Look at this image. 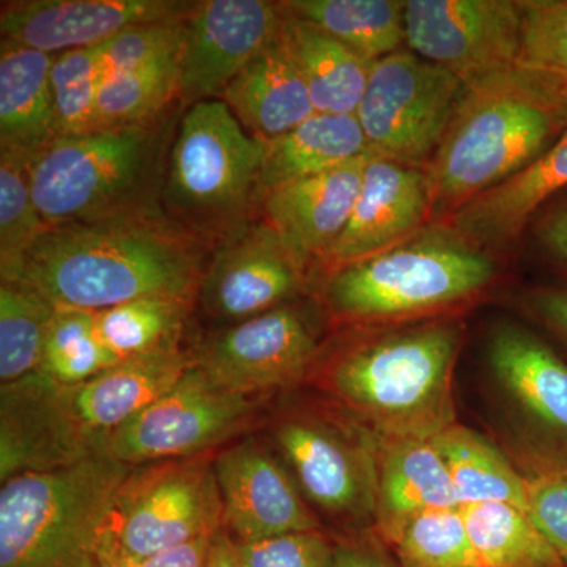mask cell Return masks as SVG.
I'll return each mask as SVG.
<instances>
[{
  "label": "cell",
  "instance_id": "6da1fadb",
  "mask_svg": "<svg viewBox=\"0 0 567 567\" xmlns=\"http://www.w3.org/2000/svg\"><path fill=\"white\" fill-rule=\"evenodd\" d=\"M203 274L199 238L145 204L48 227L17 282L55 308L100 312L141 298L193 301Z\"/></svg>",
  "mask_w": 567,
  "mask_h": 567
},
{
  "label": "cell",
  "instance_id": "7a4b0ae2",
  "mask_svg": "<svg viewBox=\"0 0 567 567\" xmlns=\"http://www.w3.org/2000/svg\"><path fill=\"white\" fill-rule=\"evenodd\" d=\"M567 87L557 78L514 63L466 85L450 128L425 167L434 216L527 169L565 132Z\"/></svg>",
  "mask_w": 567,
  "mask_h": 567
},
{
  "label": "cell",
  "instance_id": "3957f363",
  "mask_svg": "<svg viewBox=\"0 0 567 567\" xmlns=\"http://www.w3.org/2000/svg\"><path fill=\"white\" fill-rule=\"evenodd\" d=\"M461 323L435 320L346 347L323 372L324 390L383 439L432 440L454 423L453 377Z\"/></svg>",
  "mask_w": 567,
  "mask_h": 567
},
{
  "label": "cell",
  "instance_id": "277c9868",
  "mask_svg": "<svg viewBox=\"0 0 567 567\" xmlns=\"http://www.w3.org/2000/svg\"><path fill=\"white\" fill-rule=\"evenodd\" d=\"M130 470L103 450L3 481L0 567H100L107 513Z\"/></svg>",
  "mask_w": 567,
  "mask_h": 567
},
{
  "label": "cell",
  "instance_id": "5b68a950",
  "mask_svg": "<svg viewBox=\"0 0 567 567\" xmlns=\"http://www.w3.org/2000/svg\"><path fill=\"white\" fill-rule=\"evenodd\" d=\"M495 276L487 251L447 224H436L386 251L334 268L324 301L349 322L406 319L462 303Z\"/></svg>",
  "mask_w": 567,
  "mask_h": 567
},
{
  "label": "cell",
  "instance_id": "8992f818",
  "mask_svg": "<svg viewBox=\"0 0 567 567\" xmlns=\"http://www.w3.org/2000/svg\"><path fill=\"white\" fill-rule=\"evenodd\" d=\"M265 142L246 132L221 100L189 106L169 156L164 197L169 218L189 234L244 226L254 196L262 193Z\"/></svg>",
  "mask_w": 567,
  "mask_h": 567
},
{
  "label": "cell",
  "instance_id": "52a82bcc",
  "mask_svg": "<svg viewBox=\"0 0 567 567\" xmlns=\"http://www.w3.org/2000/svg\"><path fill=\"white\" fill-rule=\"evenodd\" d=\"M153 153L151 123L58 137L29 163L37 210L51 227L145 205Z\"/></svg>",
  "mask_w": 567,
  "mask_h": 567
},
{
  "label": "cell",
  "instance_id": "ba28073f",
  "mask_svg": "<svg viewBox=\"0 0 567 567\" xmlns=\"http://www.w3.org/2000/svg\"><path fill=\"white\" fill-rule=\"evenodd\" d=\"M216 453L132 466L112 499L102 547L147 557L224 527Z\"/></svg>",
  "mask_w": 567,
  "mask_h": 567
},
{
  "label": "cell",
  "instance_id": "9c48e42d",
  "mask_svg": "<svg viewBox=\"0 0 567 567\" xmlns=\"http://www.w3.org/2000/svg\"><path fill=\"white\" fill-rule=\"evenodd\" d=\"M466 85L412 51L372 65L357 118L369 153L424 169L450 128Z\"/></svg>",
  "mask_w": 567,
  "mask_h": 567
},
{
  "label": "cell",
  "instance_id": "30bf717a",
  "mask_svg": "<svg viewBox=\"0 0 567 567\" xmlns=\"http://www.w3.org/2000/svg\"><path fill=\"white\" fill-rule=\"evenodd\" d=\"M252 399L194 363L158 401L107 435V451L130 466L215 453L248 429Z\"/></svg>",
  "mask_w": 567,
  "mask_h": 567
},
{
  "label": "cell",
  "instance_id": "8fae6325",
  "mask_svg": "<svg viewBox=\"0 0 567 567\" xmlns=\"http://www.w3.org/2000/svg\"><path fill=\"white\" fill-rule=\"evenodd\" d=\"M271 439L306 502L328 516L375 514L379 454L363 435L322 413L293 412L275 421Z\"/></svg>",
  "mask_w": 567,
  "mask_h": 567
},
{
  "label": "cell",
  "instance_id": "7c38bea8",
  "mask_svg": "<svg viewBox=\"0 0 567 567\" xmlns=\"http://www.w3.org/2000/svg\"><path fill=\"white\" fill-rule=\"evenodd\" d=\"M524 3L516 0H406L405 43L465 85L518 62Z\"/></svg>",
  "mask_w": 567,
  "mask_h": 567
},
{
  "label": "cell",
  "instance_id": "4fadbf2b",
  "mask_svg": "<svg viewBox=\"0 0 567 567\" xmlns=\"http://www.w3.org/2000/svg\"><path fill=\"white\" fill-rule=\"evenodd\" d=\"M284 2L204 0L185 17L178 95L193 106L219 100L234 78L281 35Z\"/></svg>",
  "mask_w": 567,
  "mask_h": 567
},
{
  "label": "cell",
  "instance_id": "5bb4252c",
  "mask_svg": "<svg viewBox=\"0 0 567 567\" xmlns=\"http://www.w3.org/2000/svg\"><path fill=\"white\" fill-rule=\"evenodd\" d=\"M317 341L308 312L287 303L224 328L194 363L221 385L256 395L298 382L316 360Z\"/></svg>",
  "mask_w": 567,
  "mask_h": 567
},
{
  "label": "cell",
  "instance_id": "9a60e30c",
  "mask_svg": "<svg viewBox=\"0 0 567 567\" xmlns=\"http://www.w3.org/2000/svg\"><path fill=\"white\" fill-rule=\"evenodd\" d=\"M305 267L270 224H244L213 252L197 297L205 315L230 327L292 303L303 290Z\"/></svg>",
  "mask_w": 567,
  "mask_h": 567
},
{
  "label": "cell",
  "instance_id": "2e32d148",
  "mask_svg": "<svg viewBox=\"0 0 567 567\" xmlns=\"http://www.w3.org/2000/svg\"><path fill=\"white\" fill-rule=\"evenodd\" d=\"M107 450V436L80 423L66 388L40 372L0 391V480L76 464Z\"/></svg>",
  "mask_w": 567,
  "mask_h": 567
},
{
  "label": "cell",
  "instance_id": "e0dca14e",
  "mask_svg": "<svg viewBox=\"0 0 567 567\" xmlns=\"http://www.w3.org/2000/svg\"><path fill=\"white\" fill-rule=\"evenodd\" d=\"M215 473L224 528L235 543L320 529L289 470L256 436L216 453Z\"/></svg>",
  "mask_w": 567,
  "mask_h": 567
},
{
  "label": "cell",
  "instance_id": "ac0fdd59",
  "mask_svg": "<svg viewBox=\"0 0 567 567\" xmlns=\"http://www.w3.org/2000/svg\"><path fill=\"white\" fill-rule=\"evenodd\" d=\"M487 364L499 393L550 457L567 464V363L535 333L499 322L487 339Z\"/></svg>",
  "mask_w": 567,
  "mask_h": 567
},
{
  "label": "cell",
  "instance_id": "d6986e66",
  "mask_svg": "<svg viewBox=\"0 0 567 567\" xmlns=\"http://www.w3.org/2000/svg\"><path fill=\"white\" fill-rule=\"evenodd\" d=\"M174 0H17L0 11L2 40L47 54L95 48L134 25L185 17Z\"/></svg>",
  "mask_w": 567,
  "mask_h": 567
},
{
  "label": "cell",
  "instance_id": "ffe728a7",
  "mask_svg": "<svg viewBox=\"0 0 567 567\" xmlns=\"http://www.w3.org/2000/svg\"><path fill=\"white\" fill-rule=\"evenodd\" d=\"M432 216L427 171L369 153L352 216L323 259L334 270L375 256L421 233Z\"/></svg>",
  "mask_w": 567,
  "mask_h": 567
},
{
  "label": "cell",
  "instance_id": "44dd1931",
  "mask_svg": "<svg viewBox=\"0 0 567 567\" xmlns=\"http://www.w3.org/2000/svg\"><path fill=\"white\" fill-rule=\"evenodd\" d=\"M368 155L264 194L265 221L305 264L312 256L324 257L344 233L360 194Z\"/></svg>",
  "mask_w": 567,
  "mask_h": 567
},
{
  "label": "cell",
  "instance_id": "7402d4cb",
  "mask_svg": "<svg viewBox=\"0 0 567 567\" xmlns=\"http://www.w3.org/2000/svg\"><path fill=\"white\" fill-rule=\"evenodd\" d=\"M567 188V125L527 169L462 205L447 226L488 251L513 244L546 200Z\"/></svg>",
  "mask_w": 567,
  "mask_h": 567
},
{
  "label": "cell",
  "instance_id": "603a6c76",
  "mask_svg": "<svg viewBox=\"0 0 567 567\" xmlns=\"http://www.w3.org/2000/svg\"><path fill=\"white\" fill-rule=\"evenodd\" d=\"M245 126L264 142L292 132L316 114L303 78L279 35L245 66L219 96Z\"/></svg>",
  "mask_w": 567,
  "mask_h": 567
},
{
  "label": "cell",
  "instance_id": "cb8c5ba5",
  "mask_svg": "<svg viewBox=\"0 0 567 567\" xmlns=\"http://www.w3.org/2000/svg\"><path fill=\"white\" fill-rule=\"evenodd\" d=\"M193 364L183 350L132 358L81 385L65 386L66 395L80 423L107 436L158 401Z\"/></svg>",
  "mask_w": 567,
  "mask_h": 567
},
{
  "label": "cell",
  "instance_id": "d4e9b609",
  "mask_svg": "<svg viewBox=\"0 0 567 567\" xmlns=\"http://www.w3.org/2000/svg\"><path fill=\"white\" fill-rule=\"evenodd\" d=\"M377 470L375 517L390 537L409 518L461 503L442 454L425 439H383Z\"/></svg>",
  "mask_w": 567,
  "mask_h": 567
},
{
  "label": "cell",
  "instance_id": "484cf974",
  "mask_svg": "<svg viewBox=\"0 0 567 567\" xmlns=\"http://www.w3.org/2000/svg\"><path fill=\"white\" fill-rule=\"evenodd\" d=\"M55 55L2 40L0 47V151L33 156L61 137L51 69Z\"/></svg>",
  "mask_w": 567,
  "mask_h": 567
},
{
  "label": "cell",
  "instance_id": "4316f807",
  "mask_svg": "<svg viewBox=\"0 0 567 567\" xmlns=\"http://www.w3.org/2000/svg\"><path fill=\"white\" fill-rule=\"evenodd\" d=\"M368 153L357 115L316 112L292 132L265 142L262 194L287 183L330 173Z\"/></svg>",
  "mask_w": 567,
  "mask_h": 567
},
{
  "label": "cell",
  "instance_id": "83f0119b",
  "mask_svg": "<svg viewBox=\"0 0 567 567\" xmlns=\"http://www.w3.org/2000/svg\"><path fill=\"white\" fill-rule=\"evenodd\" d=\"M286 9L281 37L308 87L316 112L357 114L374 63Z\"/></svg>",
  "mask_w": 567,
  "mask_h": 567
},
{
  "label": "cell",
  "instance_id": "f1b7e54d",
  "mask_svg": "<svg viewBox=\"0 0 567 567\" xmlns=\"http://www.w3.org/2000/svg\"><path fill=\"white\" fill-rule=\"evenodd\" d=\"M287 10L375 63L405 43L402 0H289Z\"/></svg>",
  "mask_w": 567,
  "mask_h": 567
},
{
  "label": "cell",
  "instance_id": "f546056e",
  "mask_svg": "<svg viewBox=\"0 0 567 567\" xmlns=\"http://www.w3.org/2000/svg\"><path fill=\"white\" fill-rule=\"evenodd\" d=\"M450 472L461 503H509L525 511L527 480L484 436L453 424L432 439Z\"/></svg>",
  "mask_w": 567,
  "mask_h": 567
},
{
  "label": "cell",
  "instance_id": "4dcf8cb0",
  "mask_svg": "<svg viewBox=\"0 0 567 567\" xmlns=\"http://www.w3.org/2000/svg\"><path fill=\"white\" fill-rule=\"evenodd\" d=\"M480 567H565L555 548L509 503H476L461 507Z\"/></svg>",
  "mask_w": 567,
  "mask_h": 567
},
{
  "label": "cell",
  "instance_id": "1f68e13d",
  "mask_svg": "<svg viewBox=\"0 0 567 567\" xmlns=\"http://www.w3.org/2000/svg\"><path fill=\"white\" fill-rule=\"evenodd\" d=\"M192 301L141 298L95 312L96 330L118 361L178 352Z\"/></svg>",
  "mask_w": 567,
  "mask_h": 567
},
{
  "label": "cell",
  "instance_id": "d6a6232c",
  "mask_svg": "<svg viewBox=\"0 0 567 567\" xmlns=\"http://www.w3.org/2000/svg\"><path fill=\"white\" fill-rule=\"evenodd\" d=\"M181 52L104 76L96 102L99 130L148 125L178 95Z\"/></svg>",
  "mask_w": 567,
  "mask_h": 567
},
{
  "label": "cell",
  "instance_id": "836d02e7",
  "mask_svg": "<svg viewBox=\"0 0 567 567\" xmlns=\"http://www.w3.org/2000/svg\"><path fill=\"white\" fill-rule=\"evenodd\" d=\"M55 306L24 282L0 286V380L2 385L39 372Z\"/></svg>",
  "mask_w": 567,
  "mask_h": 567
},
{
  "label": "cell",
  "instance_id": "e575fe53",
  "mask_svg": "<svg viewBox=\"0 0 567 567\" xmlns=\"http://www.w3.org/2000/svg\"><path fill=\"white\" fill-rule=\"evenodd\" d=\"M121 363L96 330L95 312L55 309L39 372L62 386H78Z\"/></svg>",
  "mask_w": 567,
  "mask_h": 567
},
{
  "label": "cell",
  "instance_id": "d590c367",
  "mask_svg": "<svg viewBox=\"0 0 567 567\" xmlns=\"http://www.w3.org/2000/svg\"><path fill=\"white\" fill-rule=\"evenodd\" d=\"M29 159L0 151V276L20 279L25 257L48 229L33 203Z\"/></svg>",
  "mask_w": 567,
  "mask_h": 567
},
{
  "label": "cell",
  "instance_id": "8d00e7d4",
  "mask_svg": "<svg viewBox=\"0 0 567 567\" xmlns=\"http://www.w3.org/2000/svg\"><path fill=\"white\" fill-rule=\"evenodd\" d=\"M388 540L402 567H480L461 507L409 518Z\"/></svg>",
  "mask_w": 567,
  "mask_h": 567
},
{
  "label": "cell",
  "instance_id": "74e56055",
  "mask_svg": "<svg viewBox=\"0 0 567 567\" xmlns=\"http://www.w3.org/2000/svg\"><path fill=\"white\" fill-rule=\"evenodd\" d=\"M103 78L99 47L55 55L51 69V89L61 136H78L99 130L96 102Z\"/></svg>",
  "mask_w": 567,
  "mask_h": 567
},
{
  "label": "cell",
  "instance_id": "f35d334b",
  "mask_svg": "<svg viewBox=\"0 0 567 567\" xmlns=\"http://www.w3.org/2000/svg\"><path fill=\"white\" fill-rule=\"evenodd\" d=\"M518 63L557 78L567 87V0H522Z\"/></svg>",
  "mask_w": 567,
  "mask_h": 567
},
{
  "label": "cell",
  "instance_id": "ab89813d",
  "mask_svg": "<svg viewBox=\"0 0 567 567\" xmlns=\"http://www.w3.org/2000/svg\"><path fill=\"white\" fill-rule=\"evenodd\" d=\"M185 17L134 25L104 41L99 47L104 76L181 52Z\"/></svg>",
  "mask_w": 567,
  "mask_h": 567
},
{
  "label": "cell",
  "instance_id": "60d3db41",
  "mask_svg": "<svg viewBox=\"0 0 567 567\" xmlns=\"http://www.w3.org/2000/svg\"><path fill=\"white\" fill-rule=\"evenodd\" d=\"M235 547L241 567H334V546L322 529L235 543Z\"/></svg>",
  "mask_w": 567,
  "mask_h": 567
},
{
  "label": "cell",
  "instance_id": "b9f144b4",
  "mask_svg": "<svg viewBox=\"0 0 567 567\" xmlns=\"http://www.w3.org/2000/svg\"><path fill=\"white\" fill-rule=\"evenodd\" d=\"M525 513L567 567V464L548 465L527 480Z\"/></svg>",
  "mask_w": 567,
  "mask_h": 567
},
{
  "label": "cell",
  "instance_id": "7bdbcfd3",
  "mask_svg": "<svg viewBox=\"0 0 567 567\" xmlns=\"http://www.w3.org/2000/svg\"><path fill=\"white\" fill-rule=\"evenodd\" d=\"M213 536L193 540L147 557H132L114 548H100V567H207Z\"/></svg>",
  "mask_w": 567,
  "mask_h": 567
},
{
  "label": "cell",
  "instance_id": "ee69618b",
  "mask_svg": "<svg viewBox=\"0 0 567 567\" xmlns=\"http://www.w3.org/2000/svg\"><path fill=\"white\" fill-rule=\"evenodd\" d=\"M532 315L567 341V289H537L527 297Z\"/></svg>",
  "mask_w": 567,
  "mask_h": 567
},
{
  "label": "cell",
  "instance_id": "f6af8a7d",
  "mask_svg": "<svg viewBox=\"0 0 567 567\" xmlns=\"http://www.w3.org/2000/svg\"><path fill=\"white\" fill-rule=\"evenodd\" d=\"M537 237L546 251L567 267V200L544 216Z\"/></svg>",
  "mask_w": 567,
  "mask_h": 567
},
{
  "label": "cell",
  "instance_id": "bcb514c9",
  "mask_svg": "<svg viewBox=\"0 0 567 567\" xmlns=\"http://www.w3.org/2000/svg\"><path fill=\"white\" fill-rule=\"evenodd\" d=\"M334 567H395L374 551L353 544L334 546Z\"/></svg>",
  "mask_w": 567,
  "mask_h": 567
},
{
  "label": "cell",
  "instance_id": "7dc6e473",
  "mask_svg": "<svg viewBox=\"0 0 567 567\" xmlns=\"http://www.w3.org/2000/svg\"><path fill=\"white\" fill-rule=\"evenodd\" d=\"M207 567H241L235 540L224 527L213 536Z\"/></svg>",
  "mask_w": 567,
  "mask_h": 567
}]
</instances>
